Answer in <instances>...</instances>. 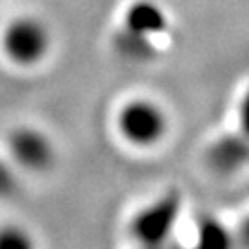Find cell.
Returning a JSON list of instances; mask_svg holds the SVG:
<instances>
[{"instance_id": "cell-1", "label": "cell", "mask_w": 249, "mask_h": 249, "mask_svg": "<svg viewBox=\"0 0 249 249\" xmlns=\"http://www.w3.org/2000/svg\"><path fill=\"white\" fill-rule=\"evenodd\" d=\"M2 48L9 61L20 67H32L43 61L50 50V34L41 20L18 17L4 30Z\"/></svg>"}, {"instance_id": "cell-2", "label": "cell", "mask_w": 249, "mask_h": 249, "mask_svg": "<svg viewBox=\"0 0 249 249\" xmlns=\"http://www.w3.org/2000/svg\"><path fill=\"white\" fill-rule=\"evenodd\" d=\"M118 129L127 142L151 146L166 133V118L155 104L135 100L122 107L118 115Z\"/></svg>"}, {"instance_id": "cell-3", "label": "cell", "mask_w": 249, "mask_h": 249, "mask_svg": "<svg viewBox=\"0 0 249 249\" xmlns=\"http://www.w3.org/2000/svg\"><path fill=\"white\" fill-rule=\"evenodd\" d=\"M181 211L178 192H170L135 216L131 232L144 246H160L170 236Z\"/></svg>"}, {"instance_id": "cell-4", "label": "cell", "mask_w": 249, "mask_h": 249, "mask_svg": "<svg viewBox=\"0 0 249 249\" xmlns=\"http://www.w3.org/2000/svg\"><path fill=\"white\" fill-rule=\"evenodd\" d=\"M9 153L18 166L30 172L46 170L53 162V146L43 131L18 127L9 137Z\"/></svg>"}, {"instance_id": "cell-5", "label": "cell", "mask_w": 249, "mask_h": 249, "mask_svg": "<svg viewBox=\"0 0 249 249\" xmlns=\"http://www.w3.org/2000/svg\"><path fill=\"white\" fill-rule=\"evenodd\" d=\"M207 159L214 172L234 174L249 164V139L244 133L225 135L211 146Z\"/></svg>"}, {"instance_id": "cell-6", "label": "cell", "mask_w": 249, "mask_h": 249, "mask_svg": "<svg viewBox=\"0 0 249 249\" xmlns=\"http://www.w3.org/2000/svg\"><path fill=\"white\" fill-rule=\"evenodd\" d=\"M125 28L144 36H155L166 30V17L151 2H135L125 13Z\"/></svg>"}, {"instance_id": "cell-7", "label": "cell", "mask_w": 249, "mask_h": 249, "mask_svg": "<svg viewBox=\"0 0 249 249\" xmlns=\"http://www.w3.org/2000/svg\"><path fill=\"white\" fill-rule=\"evenodd\" d=\"M115 48L127 59L133 61H148L155 55V46L151 45L150 36L133 32L129 28L120 30L115 37Z\"/></svg>"}, {"instance_id": "cell-8", "label": "cell", "mask_w": 249, "mask_h": 249, "mask_svg": "<svg viewBox=\"0 0 249 249\" xmlns=\"http://www.w3.org/2000/svg\"><path fill=\"white\" fill-rule=\"evenodd\" d=\"M197 242L201 248L223 249L231 246L232 238L229 231L218 220L205 218V220H199V225H197Z\"/></svg>"}, {"instance_id": "cell-9", "label": "cell", "mask_w": 249, "mask_h": 249, "mask_svg": "<svg viewBox=\"0 0 249 249\" xmlns=\"http://www.w3.org/2000/svg\"><path fill=\"white\" fill-rule=\"evenodd\" d=\"M32 246V238L20 227L6 225L0 229V249H30Z\"/></svg>"}, {"instance_id": "cell-10", "label": "cell", "mask_w": 249, "mask_h": 249, "mask_svg": "<svg viewBox=\"0 0 249 249\" xmlns=\"http://www.w3.org/2000/svg\"><path fill=\"white\" fill-rule=\"evenodd\" d=\"M15 190V176L4 160H0V197L9 196Z\"/></svg>"}, {"instance_id": "cell-11", "label": "cell", "mask_w": 249, "mask_h": 249, "mask_svg": "<svg viewBox=\"0 0 249 249\" xmlns=\"http://www.w3.org/2000/svg\"><path fill=\"white\" fill-rule=\"evenodd\" d=\"M240 124H242V133L249 139V90L246 92L240 107Z\"/></svg>"}, {"instance_id": "cell-12", "label": "cell", "mask_w": 249, "mask_h": 249, "mask_svg": "<svg viewBox=\"0 0 249 249\" xmlns=\"http://www.w3.org/2000/svg\"><path fill=\"white\" fill-rule=\"evenodd\" d=\"M240 238H242V242H244L246 246H249V218H246V220H244V223H242Z\"/></svg>"}]
</instances>
